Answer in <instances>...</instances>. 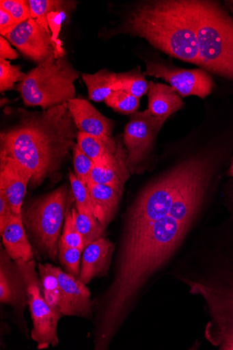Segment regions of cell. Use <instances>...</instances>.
Here are the masks:
<instances>
[{"label": "cell", "mask_w": 233, "mask_h": 350, "mask_svg": "<svg viewBox=\"0 0 233 350\" xmlns=\"http://www.w3.org/2000/svg\"><path fill=\"white\" fill-rule=\"evenodd\" d=\"M230 197H231L232 201L233 202V184H232V188H231Z\"/></svg>", "instance_id": "cell-40"}, {"label": "cell", "mask_w": 233, "mask_h": 350, "mask_svg": "<svg viewBox=\"0 0 233 350\" xmlns=\"http://www.w3.org/2000/svg\"><path fill=\"white\" fill-rule=\"evenodd\" d=\"M143 74L169 83L181 98L196 96L205 100L215 88L211 74L206 70L202 68L182 69L161 60L148 61Z\"/></svg>", "instance_id": "cell-9"}, {"label": "cell", "mask_w": 233, "mask_h": 350, "mask_svg": "<svg viewBox=\"0 0 233 350\" xmlns=\"http://www.w3.org/2000/svg\"><path fill=\"white\" fill-rule=\"evenodd\" d=\"M197 12L198 0H144L127 10L109 36L143 38L171 57L199 67Z\"/></svg>", "instance_id": "cell-3"}, {"label": "cell", "mask_w": 233, "mask_h": 350, "mask_svg": "<svg viewBox=\"0 0 233 350\" xmlns=\"http://www.w3.org/2000/svg\"><path fill=\"white\" fill-rule=\"evenodd\" d=\"M5 38L26 57L41 64L55 53L51 36L34 18L19 24Z\"/></svg>", "instance_id": "cell-11"}, {"label": "cell", "mask_w": 233, "mask_h": 350, "mask_svg": "<svg viewBox=\"0 0 233 350\" xmlns=\"http://www.w3.org/2000/svg\"><path fill=\"white\" fill-rule=\"evenodd\" d=\"M196 36L200 68L233 83V17L223 3L198 0Z\"/></svg>", "instance_id": "cell-4"}, {"label": "cell", "mask_w": 233, "mask_h": 350, "mask_svg": "<svg viewBox=\"0 0 233 350\" xmlns=\"http://www.w3.org/2000/svg\"><path fill=\"white\" fill-rule=\"evenodd\" d=\"M77 144L94 164H101L114 154L118 142L113 137H99L79 132Z\"/></svg>", "instance_id": "cell-21"}, {"label": "cell", "mask_w": 233, "mask_h": 350, "mask_svg": "<svg viewBox=\"0 0 233 350\" xmlns=\"http://www.w3.org/2000/svg\"><path fill=\"white\" fill-rule=\"evenodd\" d=\"M32 172L12 159L0 156V191L6 196L14 213L20 215Z\"/></svg>", "instance_id": "cell-14"}, {"label": "cell", "mask_w": 233, "mask_h": 350, "mask_svg": "<svg viewBox=\"0 0 233 350\" xmlns=\"http://www.w3.org/2000/svg\"><path fill=\"white\" fill-rule=\"evenodd\" d=\"M18 57V53L12 47L10 42L5 37H0V58L16 59Z\"/></svg>", "instance_id": "cell-37"}, {"label": "cell", "mask_w": 233, "mask_h": 350, "mask_svg": "<svg viewBox=\"0 0 233 350\" xmlns=\"http://www.w3.org/2000/svg\"><path fill=\"white\" fill-rule=\"evenodd\" d=\"M31 18L36 19L51 36L47 16L53 12H71L77 5V2L63 1V0H28Z\"/></svg>", "instance_id": "cell-23"}, {"label": "cell", "mask_w": 233, "mask_h": 350, "mask_svg": "<svg viewBox=\"0 0 233 350\" xmlns=\"http://www.w3.org/2000/svg\"><path fill=\"white\" fill-rule=\"evenodd\" d=\"M16 215L5 193L0 191V233Z\"/></svg>", "instance_id": "cell-35"}, {"label": "cell", "mask_w": 233, "mask_h": 350, "mask_svg": "<svg viewBox=\"0 0 233 350\" xmlns=\"http://www.w3.org/2000/svg\"><path fill=\"white\" fill-rule=\"evenodd\" d=\"M115 247L108 239L100 237L88 245L83 254L79 279L85 284L109 271Z\"/></svg>", "instance_id": "cell-16"}, {"label": "cell", "mask_w": 233, "mask_h": 350, "mask_svg": "<svg viewBox=\"0 0 233 350\" xmlns=\"http://www.w3.org/2000/svg\"><path fill=\"white\" fill-rule=\"evenodd\" d=\"M94 214L105 228L110 224L122 193L106 185L91 182L88 185Z\"/></svg>", "instance_id": "cell-20"}, {"label": "cell", "mask_w": 233, "mask_h": 350, "mask_svg": "<svg viewBox=\"0 0 233 350\" xmlns=\"http://www.w3.org/2000/svg\"><path fill=\"white\" fill-rule=\"evenodd\" d=\"M80 74L66 58L52 55L29 71L16 85L26 107L46 110L76 98L74 83Z\"/></svg>", "instance_id": "cell-5"}, {"label": "cell", "mask_w": 233, "mask_h": 350, "mask_svg": "<svg viewBox=\"0 0 233 350\" xmlns=\"http://www.w3.org/2000/svg\"><path fill=\"white\" fill-rule=\"evenodd\" d=\"M68 109L79 132L99 137H113V123L87 100L75 98Z\"/></svg>", "instance_id": "cell-15"}, {"label": "cell", "mask_w": 233, "mask_h": 350, "mask_svg": "<svg viewBox=\"0 0 233 350\" xmlns=\"http://www.w3.org/2000/svg\"><path fill=\"white\" fill-rule=\"evenodd\" d=\"M118 74L103 69L95 74H83L82 79L87 90L89 99L95 103L105 102L114 91Z\"/></svg>", "instance_id": "cell-22"}, {"label": "cell", "mask_w": 233, "mask_h": 350, "mask_svg": "<svg viewBox=\"0 0 233 350\" xmlns=\"http://www.w3.org/2000/svg\"><path fill=\"white\" fill-rule=\"evenodd\" d=\"M66 14L68 13L65 12H53L49 14L47 16L52 41L55 47L54 55L57 57H64L65 55V51L62 47L61 41L59 39V35L62 23L66 19Z\"/></svg>", "instance_id": "cell-33"}, {"label": "cell", "mask_w": 233, "mask_h": 350, "mask_svg": "<svg viewBox=\"0 0 233 350\" xmlns=\"http://www.w3.org/2000/svg\"><path fill=\"white\" fill-rule=\"evenodd\" d=\"M72 211L76 227L83 241L84 248L102 237L106 228L100 224L94 214L87 211H79L77 208Z\"/></svg>", "instance_id": "cell-25"}, {"label": "cell", "mask_w": 233, "mask_h": 350, "mask_svg": "<svg viewBox=\"0 0 233 350\" xmlns=\"http://www.w3.org/2000/svg\"><path fill=\"white\" fill-rule=\"evenodd\" d=\"M78 133L68 103L41 111L19 109L16 124L0 135V156L28 168L35 188L57 180Z\"/></svg>", "instance_id": "cell-2"}, {"label": "cell", "mask_w": 233, "mask_h": 350, "mask_svg": "<svg viewBox=\"0 0 233 350\" xmlns=\"http://www.w3.org/2000/svg\"><path fill=\"white\" fill-rule=\"evenodd\" d=\"M191 294L202 297L211 315L207 338L221 349L233 350V280L219 284L185 279Z\"/></svg>", "instance_id": "cell-7"}, {"label": "cell", "mask_w": 233, "mask_h": 350, "mask_svg": "<svg viewBox=\"0 0 233 350\" xmlns=\"http://www.w3.org/2000/svg\"><path fill=\"white\" fill-rule=\"evenodd\" d=\"M14 262L20 268L27 284L28 306L33 325L31 337L38 343L39 349L54 347L59 343L57 325L61 316L52 310L44 297L35 260Z\"/></svg>", "instance_id": "cell-8"}, {"label": "cell", "mask_w": 233, "mask_h": 350, "mask_svg": "<svg viewBox=\"0 0 233 350\" xmlns=\"http://www.w3.org/2000/svg\"><path fill=\"white\" fill-rule=\"evenodd\" d=\"M127 153L124 143L118 142L115 152L101 164H94L92 182L109 185L123 193L125 183L131 172L126 165Z\"/></svg>", "instance_id": "cell-17"}, {"label": "cell", "mask_w": 233, "mask_h": 350, "mask_svg": "<svg viewBox=\"0 0 233 350\" xmlns=\"http://www.w3.org/2000/svg\"><path fill=\"white\" fill-rule=\"evenodd\" d=\"M82 250L66 245L59 241V257L60 262L66 272L79 278L80 262Z\"/></svg>", "instance_id": "cell-29"}, {"label": "cell", "mask_w": 233, "mask_h": 350, "mask_svg": "<svg viewBox=\"0 0 233 350\" xmlns=\"http://www.w3.org/2000/svg\"><path fill=\"white\" fill-rule=\"evenodd\" d=\"M5 249L14 261L29 262L34 260L31 245L27 237L22 214L16 215L1 232Z\"/></svg>", "instance_id": "cell-19"}, {"label": "cell", "mask_w": 233, "mask_h": 350, "mask_svg": "<svg viewBox=\"0 0 233 350\" xmlns=\"http://www.w3.org/2000/svg\"><path fill=\"white\" fill-rule=\"evenodd\" d=\"M70 193L62 185L22 208L23 224L33 243L44 256L55 261L59 254L60 233L64 220L70 211Z\"/></svg>", "instance_id": "cell-6"}, {"label": "cell", "mask_w": 233, "mask_h": 350, "mask_svg": "<svg viewBox=\"0 0 233 350\" xmlns=\"http://www.w3.org/2000/svg\"><path fill=\"white\" fill-rule=\"evenodd\" d=\"M228 175V176L233 178V160H232V161L230 164V166L229 167Z\"/></svg>", "instance_id": "cell-39"}, {"label": "cell", "mask_w": 233, "mask_h": 350, "mask_svg": "<svg viewBox=\"0 0 233 350\" xmlns=\"http://www.w3.org/2000/svg\"><path fill=\"white\" fill-rule=\"evenodd\" d=\"M228 161L221 148L210 146L171 209L157 219L127 210L114 278L98 304V337L114 338L147 282L181 245Z\"/></svg>", "instance_id": "cell-1"}, {"label": "cell", "mask_w": 233, "mask_h": 350, "mask_svg": "<svg viewBox=\"0 0 233 350\" xmlns=\"http://www.w3.org/2000/svg\"><path fill=\"white\" fill-rule=\"evenodd\" d=\"M0 301L12 306L20 317H23V311L28 306L24 276L3 247L0 254Z\"/></svg>", "instance_id": "cell-13"}, {"label": "cell", "mask_w": 233, "mask_h": 350, "mask_svg": "<svg viewBox=\"0 0 233 350\" xmlns=\"http://www.w3.org/2000/svg\"><path fill=\"white\" fill-rule=\"evenodd\" d=\"M19 23L7 10L0 8V34L5 37L10 33Z\"/></svg>", "instance_id": "cell-36"}, {"label": "cell", "mask_w": 233, "mask_h": 350, "mask_svg": "<svg viewBox=\"0 0 233 350\" xmlns=\"http://www.w3.org/2000/svg\"><path fill=\"white\" fill-rule=\"evenodd\" d=\"M44 297L48 305L56 313L62 314L59 309L60 289L58 280L51 269V264L38 265Z\"/></svg>", "instance_id": "cell-26"}, {"label": "cell", "mask_w": 233, "mask_h": 350, "mask_svg": "<svg viewBox=\"0 0 233 350\" xmlns=\"http://www.w3.org/2000/svg\"><path fill=\"white\" fill-rule=\"evenodd\" d=\"M70 181L72 194L77 202V209L79 211H87L94 214L88 187L72 172L70 173Z\"/></svg>", "instance_id": "cell-30"}, {"label": "cell", "mask_w": 233, "mask_h": 350, "mask_svg": "<svg viewBox=\"0 0 233 350\" xmlns=\"http://www.w3.org/2000/svg\"><path fill=\"white\" fill-rule=\"evenodd\" d=\"M147 94L148 110L152 116L163 123L172 115L184 108L182 98L171 85L150 81Z\"/></svg>", "instance_id": "cell-18"}, {"label": "cell", "mask_w": 233, "mask_h": 350, "mask_svg": "<svg viewBox=\"0 0 233 350\" xmlns=\"http://www.w3.org/2000/svg\"><path fill=\"white\" fill-rule=\"evenodd\" d=\"M150 86L141 67L137 66L128 72L118 74L114 85L115 90H123L139 99L148 93Z\"/></svg>", "instance_id": "cell-24"}, {"label": "cell", "mask_w": 233, "mask_h": 350, "mask_svg": "<svg viewBox=\"0 0 233 350\" xmlns=\"http://www.w3.org/2000/svg\"><path fill=\"white\" fill-rule=\"evenodd\" d=\"M60 241L66 245L84 250L83 241L75 225L72 211H70L65 219Z\"/></svg>", "instance_id": "cell-32"}, {"label": "cell", "mask_w": 233, "mask_h": 350, "mask_svg": "<svg viewBox=\"0 0 233 350\" xmlns=\"http://www.w3.org/2000/svg\"><path fill=\"white\" fill-rule=\"evenodd\" d=\"M223 5L225 9L233 17V0H225V1H223Z\"/></svg>", "instance_id": "cell-38"}, {"label": "cell", "mask_w": 233, "mask_h": 350, "mask_svg": "<svg viewBox=\"0 0 233 350\" xmlns=\"http://www.w3.org/2000/svg\"><path fill=\"white\" fill-rule=\"evenodd\" d=\"M163 122L152 116L148 109L130 116L126 124L123 143L127 158L126 165L131 174H135L150 153Z\"/></svg>", "instance_id": "cell-10"}, {"label": "cell", "mask_w": 233, "mask_h": 350, "mask_svg": "<svg viewBox=\"0 0 233 350\" xmlns=\"http://www.w3.org/2000/svg\"><path fill=\"white\" fill-rule=\"evenodd\" d=\"M25 76L20 66H12L8 59L0 58V92L15 89V84L23 81Z\"/></svg>", "instance_id": "cell-28"}, {"label": "cell", "mask_w": 233, "mask_h": 350, "mask_svg": "<svg viewBox=\"0 0 233 350\" xmlns=\"http://www.w3.org/2000/svg\"><path fill=\"white\" fill-rule=\"evenodd\" d=\"M0 8L10 12L19 24L31 18L28 0H1Z\"/></svg>", "instance_id": "cell-34"}, {"label": "cell", "mask_w": 233, "mask_h": 350, "mask_svg": "<svg viewBox=\"0 0 233 350\" xmlns=\"http://www.w3.org/2000/svg\"><path fill=\"white\" fill-rule=\"evenodd\" d=\"M60 289L59 309L62 316L88 318L91 315L90 292L79 278L51 265Z\"/></svg>", "instance_id": "cell-12"}, {"label": "cell", "mask_w": 233, "mask_h": 350, "mask_svg": "<svg viewBox=\"0 0 233 350\" xmlns=\"http://www.w3.org/2000/svg\"><path fill=\"white\" fill-rule=\"evenodd\" d=\"M74 165L77 176L87 186L92 182L94 162L79 148L77 144L73 148Z\"/></svg>", "instance_id": "cell-31"}, {"label": "cell", "mask_w": 233, "mask_h": 350, "mask_svg": "<svg viewBox=\"0 0 233 350\" xmlns=\"http://www.w3.org/2000/svg\"><path fill=\"white\" fill-rule=\"evenodd\" d=\"M105 103L115 111L126 115L137 112L140 105L139 98L123 90L113 91Z\"/></svg>", "instance_id": "cell-27"}]
</instances>
